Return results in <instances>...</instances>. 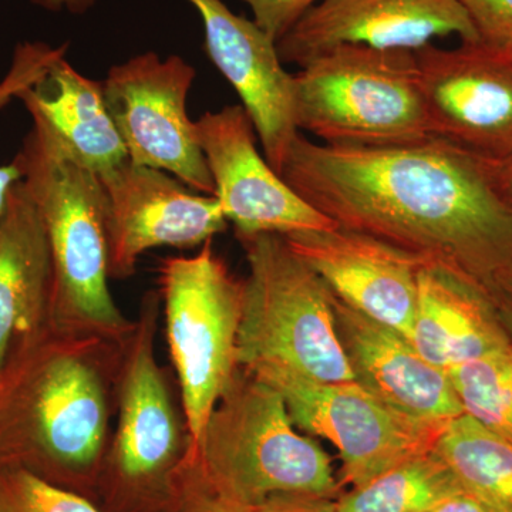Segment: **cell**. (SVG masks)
Segmentation results:
<instances>
[{
	"label": "cell",
	"mask_w": 512,
	"mask_h": 512,
	"mask_svg": "<svg viewBox=\"0 0 512 512\" xmlns=\"http://www.w3.org/2000/svg\"><path fill=\"white\" fill-rule=\"evenodd\" d=\"M494 187L512 210V157L503 161H484Z\"/></svg>",
	"instance_id": "30"
},
{
	"label": "cell",
	"mask_w": 512,
	"mask_h": 512,
	"mask_svg": "<svg viewBox=\"0 0 512 512\" xmlns=\"http://www.w3.org/2000/svg\"><path fill=\"white\" fill-rule=\"evenodd\" d=\"M461 490L434 451L404 461L339 498L338 512H430Z\"/></svg>",
	"instance_id": "22"
},
{
	"label": "cell",
	"mask_w": 512,
	"mask_h": 512,
	"mask_svg": "<svg viewBox=\"0 0 512 512\" xmlns=\"http://www.w3.org/2000/svg\"><path fill=\"white\" fill-rule=\"evenodd\" d=\"M0 512H101L87 498L26 468L0 463Z\"/></svg>",
	"instance_id": "24"
},
{
	"label": "cell",
	"mask_w": 512,
	"mask_h": 512,
	"mask_svg": "<svg viewBox=\"0 0 512 512\" xmlns=\"http://www.w3.org/2000/svg\"><path fill=\"white\" fill-rule=\"evenodd\" d=\"M18 100L42 114L70 153L101 174L128 160L127 148L111 117L103 83L77 72L60 57Z\"/></svg>",
	"instance_id": "20"
},
{
	"label": "cell",
	"mask_w": 512,
	"mask_h": 512,
	"mask_svg": "<svg viewBox=\"0 0 512 512\" xmlns=\"http://www.w3.org/2000/svg\"><path fill=\"white\" fill-rule=\"evenodd\" d=\"M248 370L281 393L296 427L336 447L353 488L433 451L447 424L407 416L355 380L318 382L278 367Z\"/></svg>",
	"instance_id": "8"
},
{
	"label": "cell",
	"mask_w": 512,
	"mask_h": 512,
	"mask_svg": "<svg viewBox=\"0 0 512 512\" xmlns=\"http://www.w3.org/2000/svg\"><path fill=\"white\" fill-rule=\"evenodd\" d=\"M430 137L481 161L512 157V53L483 42L416 50Z\"/></svg>",
	"instance_id": "10"
},
{
	"label": "cell",
	"mask_w": 512,
	"mask_h": 512,
	"mask_svg": "<svg viewBox=\"0 0 512 512\" xmlns=\"http://www.w3.org/2000/svg\"><path fill=\"white\" fill-rule=\"evenodd\" d=\"M410 340L446 372L511 343L487 289L439 262H426L417 275Z\"/></svg>",
	"instance_id": "19"
},
{
	"label": "cell",
	"mask_w": 512,
	"mask_h": 512,
	"mask_svg": "<svg viewBox=\"0 0 512 512\" xmlns=\"http://www.w3.org/2000/svg\"><path fill=\"white\" fill-rule=\"evenodd\" d=\"M126 343L50 328L15 350L0 370V463L43 478L93 473L109 448Z\"/></svg>",
	"instance_id": "2"
},
{
	"label": "cell",
	"mask_w": 512,
	"mask_h": 512,
	"mask_svg": "<svg viewBox=\"0 0 512 512\" xmlns=\"http://www.w3.org/2000/svg\"><path fill=\"white\" fill-rule=\"evenodd\" d=\"M299 131L336 147H392L430 137L416 53L340 45L293 74Z\"/></svg>",
	"instance_id": "5"
},
{
	"label": "cell",
	"mask_w": 512,
	"mask_h": 512,
	"mask_svg": "<svg viewBox=\"0 0 512 512\" xmlns=\"http://www.w3.org/2000/svg\"><path fill=\"white\" fill-rule=\"evenodd\" d=\"M430 512H490V510L461 488L457 493L444 498Z\"/></svg>",
	"instance_id": "31"
},
{
	"label": "cell",
	"mask_w": 512,
	"mask_h": 512,
	"mask_svg": "<svg viewBox=\"0 0 512 512\" xmlns=\"http://www.w3.org/2000/svg\"><path fill=\"white\" fill-rule=\"evenodd\" d=\"M33 5L49 10V12H69L82 15L93 8L97 0H30Z\"/></svg>",
	"instance_id": "32"
},
{
	"label": "cell",
	"mask_w": 512,
	"mask_h": 512,
	"mask_svg": "<svg viewBox=\"0 0 512 512\" xmlns=\"http://www.w3.org/2000/svg\"><path fill=\"white\" fill-rule=\"evenodd\" d=\"M160 293L141 302L136 328L124 348L117 383V423L111 434L110 460L127 484H147L184 466L188 433L168 377L158 365L156 335Z\"/></svg>",
	"instance_id": "12"
},
{
	"label": "cell",
	"mask_w": 512,
	"mask_h": 512,
	"mask_svg": "<svg viewBox=\"0 0 512 512\" xmlns=\"http://www.w3.org/2000/svg\"><path fill=\"white\" fill-rule=\"evenodd\" d=\"M53 266L45 227L22 180L0 217V370L52 328Z\"/></svg>",
	"instance_id": "18"
},
{
	"label": "cell",
	"mask_w": 512,
	"mask_h": 512,
	"mask_svg": "<svg viewBox=\"0 0 512 512\" xmlns=\"http://www.w3.org/2000/svg\"><path fill=\"white\" fill-rule=\"evenodd\" d=\"M464 491L490 512H512V441L463 413L433 448Z\"/></svg>",
	"instance_id": "21"
},
{
	"label": "cell",
	"mask_w": 512,
	"mask_h": 512,
	"mask_svg": "<svg viewBox=\"0 0 512 512\" xmlns=\"http://www.w3.org/2000/svg\"><path fill=\"white\" fill-rule=\"evenodd\" d=\"M284 239L340 301L412 339L417 275L430 261L340 227Z\"/></svg>",
	"instance_id": "15"
},
{
	"label": "cell",
	"mask_w": 512,
	"mask_h": 512,
	"mask_svg": "<svg viewBox=\"0 0 512 512\" xmlns=\"http://www.w3.org/2000/svg\"><path fill=\"white\" fill-rule=\"evenodd\" d=\"M295 427L281 393L239 366L187 463L212 491L249 510L276 495L333 498L338 481L328 454Z\"/></svg>",
	"instance_id": "4"
},
{
	"label": "cell",
	"mask_w": 512,
	"mask_h": 512,
	"mask_svg": "<svg viewBox=\"0 0 512 512\" xmlns=\"http://www.w3.org/2000/svg\"><path fill=\"white\" fill-rule=\"evenodd\" d=\"M446 36L481 42L458 0H320L276 47L282 62L302 67L340 45L416 52Z\"/></svg>",
	"instance_id": "14"
},
{
	"label": "cell",
	"mask_w": 512,
	"mask_h": 512,
	"mask_svg": "<svg viewBox=\"0 0 512 512\" xmlns=\"http://www.w3.org/2000/svg\"><path fill=\"white\" fill-rule=\"evenodd\" d=\"M247 256L238 366L278 367L318 380H355L340 345L332 293L284 237L239 238Z\"/></svg>",
	"instance_id": "6"
},
{
	"label": "cell",
	"mask_w": 512,
	"mask_h": 512,
	"mask_svg": "<svg viewBox=\"0 0 512 512\" xmlns=\"http://www.w3.org/2000/svg\"><path fill=\"white\" fill-rule=\"evenodd\" d=\"M67 47L69 45L52 47L43 42H25L16 46L8 73L0 80V110L13 99H18L22 90L35 86L57 59L66 56ZM20 180L22 178L15 164L0 165V217L5 211L10 190Z\"/></svg>",
	"instance_id": "25"
},
{
	"label": "cell",
	"mask_w": 512,
	"mask_h": 512,
	"mask_svg": "<svg viewBox=\"0 0 512 512\" xmlns=\"http://www.w3.org/2000/svg\"><path fill=\"white\" fill-rule=\"evenodd\" d=\"M187 2L200 13L208 56L241 99L266 161L281 173L302 133L296 124L293 74L286 72L275 40L222 0Z\"/></svg>",
	"instance_id": "16"
},
{
	"label": "cell",
	"mask_w": 512,
	"mask_h": 512,
	"mask_svg": "<svg viewBox=\"0 0 512 512\" xmlns=\"http://www.w3.org/2000/svg\"><path fill=\"white\" fill-rule=\"evenodd\" d=\"M165 336L188 433L185 461L195 456L211 413L238 370L244 279L205 242L192 256H168L158 269Z\"/></svg>",
	"instance_id": "7"
},
{
	"label": "cell",
	"mask_w": 512,
	"mask_h": 512,
	"mask_svg": "<svg viewBox=\"0 0 512 512\" xmlns=\"http://www.w3.org/2000/svg\"><path fill=\"white\" fill-rule=\"evenodd\" d=\"M26 110L32 128L12 163L49 242L52 328L126 343L136 322L110 292L107 197L99 174L76 160L42 114Z\"/></svg>",
	"instance_id": "3"
},
{
	"label": "cell",
	"mask_w": 512,
	"mask_h": 512,
	"mask_svg": "<svg viewBox=\"0 0 512 512\" xmlns=\"http://www.w3.org/2000/svg\"><path fill=\"white\" fill-rule=\"evenodd\" d=\"M279 175L338 227L446 265L487 292L512 268V210L487 164L439 138L365 148L301 134Z\"/></svg>",
	"instance_id": "1"
},
{
	"label": "cell",
	"mask_w": 512,
	"mask_h": 512,
	"mask_svg": "<svg viewBox=\"0 0 512 512\" xmlns=\"http://www.w3.org/2000/svg\"><path fill=\"white\" fill-rule=\"evenodd\" d=\"M332 306L350 370L367 392L420 420L447 423L464 413L446 370L427 362L412 340L367 318L333 293Z\"/></svg>",
	"instance_id": "17"
},
{
	"label": "cell",
	"mask_w": 512,
	"mask_h": 512,
	"mask_svg": "<svg viewBox=\"0 0 512 512\" xmlns=\"http://www.w3.org/2000/svg\"><path fill=\"white\" fill-rule=\"evenodd\" d=\"M99 177L107 197L110 278L136 274L138 259L151 249L202 247L227 228L214 195L192 191L164 171L128 158Z\"/></svg>",
	"instance_id": "11"
},
{
	"label": "cell",
	"mask_w": 512,
	"mask_h": 512,
	"mask_svg": "<svg viewBox=\"0 0 512 512\" xmlns=\"http://www.w3.org/2000/svg\"><path fill=\"white\" fill-rule=\"evenodd\" d=\"M447 373L464 413L512 441V342Z\"/></svg>",
	"instance_id": "23"
},
{
	"label": "cell",
	"mask_w": 512,
	"mask_h": 512,
	"mask_svg": "<svg viewBox=\"0 0 512 512\" xmlns=\"http://www.w3.org/2000/svg\"><path fill=\"white\" fill-rule=\"evenodd\" d=\"M484 45L512 53V0H458Z\"/></svg>",
	"instance_id": "26"
},
{
	"label": "cell",
	"mask_w": 512,
	"mask_h": 512,
	"mask_svg": "<svg viewBox=\"0 0 512 512\" xmlns=\"http://www.w3.org/2000/svg\"><path fill=\"white\" fill-rule=\"evenodd\" d=\"M249 512H338L333 498L319 495L284 494L269 498Z\"/></svg>",
	"instance_id": "28"
},
{
	"label": "cell",
	"mask_w": 512,
	"mask_h": 512,
	"mask_svg": "<svg viewBox=\"0 0 512 512\" xmlns=\"http://www.w3.org/2000/svg\"><path fill=\"white\" fill-rule=\"evenodd\" d=\"M214 197L237 238L338 227L282 180L256 147V131L241 104L208 111L194 121Z\"/></svg>",
	"instance_id": "13"
},
{
	"label": "cell",
	"mask_w": 512,
	"mask_h": 512,
	"mask_svg": "<svg viewBox=\"0 0 512 512\" xmlns=\"http://www.w3.org/2000/svg\"><path fill=\"white\" fill-rule=\"evenodd\" d=\"M195 466V474H197L198 491L187 497V503L183 512H249V508L241 507V505L231 503L220 497L215 491L211 490L210 485L205 483L204 477L201 476L200 468Z\"/></svg>",
	"instance_id": "29"
},
{
	"label": "cell",
	"mask_w": 512,
	"mask_h": 512,
	"mask_svg": "<svg viewBox=\"0 0 512 512\" xmlns=\"http://www.w3.org/2000/svg\"><path fill=\"white\" fill-rule=\"evenodd\" d=\"M254 13V22L278 42L320 0H244Z\"/></svg>",
	"instance_id": "27"
},
{
	"label": "cell",
	"mask_w": 512,
	"mask_h": 512,
	"mask_svg": "<svg viewBox=\"0 0 512 512\" xmlns=\"http://www.w3.org/2000/svg\"><path fill=\"white\" fill-rule=\"evenodd\" d=\"M195 69L183 57L141 53L110 67L104 99L128 158L173 175L192 191L214 195L207 160L198 144L187 97Z\"/></svg>",
	"instance_id": "9"
}]
</instances>
